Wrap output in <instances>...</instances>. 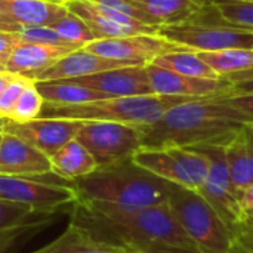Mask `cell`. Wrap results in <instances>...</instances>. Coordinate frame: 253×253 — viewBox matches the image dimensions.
Wrapping results in <instances>:
<instances>
[{
  "label": "cell",
  "instance_id": "6da1fadb",
  "mask_svg": "<svg viewBox=\"0 0 253 253\" xmlns=\"http://www.w3.org/2000/svg\"><path fill=\"white\" fill-rule=\"evenodd\" d=\"M70 222L101 240L141 253H200L178 224L168 203L122 209L77 200L71 206Z\"/></svg>",
  "mask_w": 253,
  "mask_h": 253
},
{
  "label": "cell",
  "instance_id": "7a4b0ae2",
  "mask_svg": "<svg viewBox=\"0 0 253 253\" xmlns=\"http://www.w3.org/2000/svg\"><path fill=\"white\" fill-rule=\"evenodd\" d=\"M245 123H252L224 98L181 102L141 130L142 148L227 145Z\"/></svg>",
  "mask_w": 253,
  "mask_h": 253
},
{
  "label": "cell",
  "instance_id": "3957f363",
  "mask_svg": "<svg viewBox=\"0 0 253 253\" xmlns=\"http://www.w3.org/2000/svg\"><path fill=\"white\" fill-rule=\"evenodd\" d=\"M77 200L122 209H141L168 203V182L138 166L132 159L96 168L92 173L71 181Z\"/></svg>",
  "mask_w": 253,
  "mask_h": 253
},
{
  "label": "cell",
  "instance_id": "277c9868",
  "mask_svg": "<svg viewBox=\"0 0 253 253\" xmlns=\"http://www.w3.org/2000/svg\"><path fill=\"white\" fill-rule=\"evenodd\" d=\"M199 98L163 96V95H138L116 96L99 101L59 105L43 102L42 119H70V120H99L117 122L132 126H148L160 120L175 105Z\"/></svg>",
  "mask_w": 253,
  "mask_h": 253
},
{
  "label": "cell",
  "instance_id": "5b68a950",
  "mask_svg": "<svg viewBox=\"0 0 253 253\" xmlns=\"http://www.w3.org/2000/svg\"><path fill=\"white\" fill-rule=\"evenodd\" d=\"M168 206L200 253H230L231 230L197 190L170 184Z\"/></svg>",
  "mask_w": 253,
  "mask_h": 253
},
{
  "label": "cell",
  "instance_id": "8992f818",
  "mask_svg": "<svg viewBox=\"0 0 253 253\" xmlns=\"http://www.w3.org/2000/svg\"><path fill=\"white\" fill-rule=\"evenodd\" d=\"M159 36L194 52L252 49L253 44V31L231 27L209 1H202L200 10L187 22L160 27Z\"/></svg>",
  "mask_w": 253,
  "mask_h": 253
},
{
  "label": "cell",
  "instance_id": "52a82bcc",
  "mask_svg": "<svg viewBox=\"0 0 253 253\" xmlns=\"http://www.w3.org/2000/svg\"><path fill=\"white\" fill-rule=\"evenodd\" d=\"M76 139L89 151L98 168L129 160L142 148L139 127L117 122L83 120Z\"/></svg>",
  "mask_w": 253,
  "mask_h": 253
},
{
  "label": "cell",
  "instance_id": "ba28073f",
  "mask_svg": "<svg viewBox=\"0 0 253 253\" xmlns=\"http://www.w3.org/2000/svg\"><path fill=\"white\" fill-rule=\"evenodd\" d=\"M47 175V173H46ZM42 176H9L0 175V200L24 205L39 212L56 213L77 202L73 184H59Z\"/></svg>",
  "mask_w": 253,
  "mask_h": 253
},
{
  "label": "cell",
  "instance_id": "9c48e42d",
  "mask_svg": "<svg viewBox=\"0 0 253 253\" xmlns=\"http://www.w3.org/2000/svg\"><path fill=\"white\" fill-rule=\"evenodd\" d=\"M206 156L209 170L205 182L199 187V193L216 211L225 225L233 230L243 221V209L234 190L224 145H197L191 147Z\"/></svg>",
  "mask_w": 253,
  "mask_h": 253
},
{
  "label": "cell",
  "instance_id": "30bf717a",
  "mask_svg": "<svg viewBox=\"0 0 253 253\" xmlns=\"http://www.w3.org/2000/svg\"><path fill=\"white\" fill-rule=\"evenodd\" d=\"M90 53L107 59L119 61L126 65H148L160 55L188 50L159 34H136L114 39H98L83 46Z\"/></svg>",
  "mask_w": 253,
  "mask_h": 253
},
{
  "label": "cell",
  "instance_id": "8fae6325",
  "mask_svg": "<svg viewBox=\"0 0 253 253\" xmlns=\"http://www.w3.org/2000/svg\"><path fill=\"white\" fill-rule=\"evenodd\" d=\"M82 125L83 120L37 117L25 123L7 120L3 126V132L21 138L50 159L61 147L76 138Z\"/></svg>",
  "mask_w": 253,
  "mask_h": 253
},
{
  "label": "cell",
  "instance_id": "7c38bea8",
  "mask_svg": "<svg viewBox=\"0 0 253 253\" xmlns=\"http://www.w3.org/2000/svg\"><path fill=\"white\" fill-rule=\"evenodd\" d=\"M145 68L154 95L202 99V98H227L230 92V82L225 77L221 79L188 77L157 67L154 64H148L145 65Z\"/></svg>",
  "mask_w": 253,
  "mask_h": 253
},
{
  "label": "cell",
  "instance_id": "4fadbf2b",
  "mask_svg": "<svg viewBox=\"0 0 253 253\" xmlns=\"http://www.w3.org/2000/svg\"><path fill=\"white\" fill-rule=\"evenodd\" d=\"M80 86L105 93L110 98L116 96H138L154 95L147 68L142 65H130L89 74L77 79H68Z\"/></svg>",
  "mask_w": 253,
  "mask_h": 253
},
{
  "label": "cell",
  "instance_id": "5bb4252c",
  "mask_svg": "<svg viewBox=\"0 0 253 253\" xmlns=\"http://www.w3.org/2000/svg\"><path fill=\"white\" fill-rule=\"evenodd\" d=\"M53 215L0 200V253H7L18 242L37 234L52 222Z\"/></svg>",
  "mask_w": 253,
  "mask_h": 253
},
{
  "label": "cell",
  "instance_id": "9a60e30c",
  "mask_svg": "<svg viewBox=\"0 0 253 253\" xmlns=\"http://www.w3.org/2000/svg\"><path fill=\"white\" fill-rule=\"evenodd\" d=\"M50 172V159L46 154L12 133H1L0 175L42 176Z\"/></svg>",
  "mask_w": 253,
  "mask_h": 253
},
{
  "label": "cell",
  "instance_id": "2e32d148",
  "mask_svg": "<svg viewBox=\"0 0 253 253\" xmlns=\"http://www.w3.org/2000/svg\"><path fill=\"white\" fill-rule=\"evenodd\" d=\"M82 47L77 46H56V44H44V43H27L21 42L9 58L4 71L22 76L30 80H36V77L53 65L56 61L64 58L73 50Z\"/></svg>",
  "mask_w": 253,
  "mask_h": 253
},
{
  "label": "cell",
  "instance_id": "e0dca14e",
  "mask_svg": "<svg viewBox=\"0 0 253 253\" xmlns=\"http://www.w3.org/2000/svg\"><path fill=\"white\" fill-rule=\"evenodd\" d=\"M130 67L119 61L107 59L99 55L90 53L86 49H77L56 61L53 65L42 71L34 82H49V80H65L77 79L89 74H96L101 71H108L114 68Z\"/></svg>",
  "mask_w": 253,
  "mask_h": 253
},
{
  "label": "cell",
  "instance_id": "ac0fdd59",
  "mask_svg": "<svg viewBox=\"0 0 253 253\" xmlns=\"http://www.w3.org/2000/svg\"><path fill=\"white\" fill-rule=\"evenodd\" d=\"M33 253H141L127 246L114 245L101 240L87 230L70 222L67 230L47 243L46 246Z\"/></svg>",
  "mask_w": 253,
  "mask_h": 253
},
{
  "label": "cell",
  "instance_id": "d6986e66",
  "mask_svg": "<svg viewBox=\"0 0 253 253\" xmlns=\"http://www.w3.org/2000/svg\"><path fill=\"white\" fill-rule=\"evenodd\" d=\"M225 156L230 176L239 196L243 188L253 182V123H245L240 127L225 145Z\"/></svg>",
  "mask_w": 253,
  "mask_h": 253
},
{
  "label": "cell",
  "instance_id": "ffe728a7",
  "mask_svg": "<svg viewBox=\"0 0 253 253\" xmlns=\"http://www.w3.org/2000/svg\"><path fill=\"white\" fill-rule=\"evenodd\" d=\"M3 4L21 27H52L68 12L65 3L49 0H3Z\"/></svg>",
  "mask_w": 253,
  "mask_h": 253
},
{
  "label": "cell",
  "instance_id": "44dd1931",
  "mask_svg": "<svg viewBox=\"0 0 253 253\" xmlns=\"http://www.w3.org/2000/svg\"><path fill=\"white\" fill-rule=\"evenodd\" d=\"M132 160L142 169L168 182L196 190L181 163L168 148H139L133 154Z\"/></svg>",
  "mask_w": 253,
  "mask_h": 253
},
{
  "label": "cell",
  "instance_id": "7402d4cb",
  "mask_svg": "<svg viewBox=\"0 0 253 253\" xmlns=\"http://www.w3.org/2000/svg\"><path fill=\"white\" fill-rule=\"evenodd\" d=\"M65 6L70 12L80 16L86 25L92 30L95 39H114V37H126L136 34H157L144 28L129 27L120 22H116L93 9L89 0H65Z\"/></svg>",
  "mask_w": 253,
  "mask_h": 253
},
{
  "label": "cell",
  "instance_id": "603a6c76",
  "mask_svg": "<svg viewBox=\"0 0 253 253\" xmlns=\"http://www.w3.org/2000/svg\"><path fill=\"white\" fill-rule=\"evenodd\" d=\"M52 173L64 181H76L92 173L98 166L89 151L74 138L50 157Z\"/></svg>",
  "mask_w": 253,
  "mask_h": 253
},
{
  "label": "cell",
  "instance_id": "cb8c5ba5",
  "mask_svg": "<svg viewBox=\"0 0 253 253\" xmlns=\"http://www.w3.org/2000/svg\"><path fill=\"white\" fill-rule=\"evenodd\" d=\"M153 25H175L187 22L202 7L200 0H135Z\"/></svg>",
  "mask_w": 253,
  "mask_h": 253
},
{
  "label": "cell",
  "instance_id": "d4e9b609",
  "mask_svg": "<svg viewBox=\"0 0 253 253\" xmlns=\"http://www.w3.org/2000/svg\"><path fill=\"white\" fill-rule=\"evenodd\" d=\"M39 93L44 102L59 104V105H74L92 101H99L110 98L98 90L80 86L68 79L65 80H49V82H34Z\"/></svg>",
  "mask_w": 253,
  "mask_h": 253
},
{
  "label": "cell",
  "instance_id": "484cf974",
  "mask_svg": "<svg viewBox=\"0 0 253 253\" xmlns=\"http://www.w3.org/2000/svg\"><path fill=\"white\" fill-rule=\"evenodd\" d=\"M151 64L175 71L182 76L188 77H199V79H221L194 50H176L160 55Z\"/></svg>",
  "mask_w": 253,
  "mask_h": 253
},
{
  "label": "cell",
  "instance_id": "4316f807",
  "mask_svg": "<svg viewBox=\"0 0 253 253\" xmlns=\"http://www.w3.org/2000/svg\"><path fill=\"white\" fill-rule=\"evenodd\" d=\"M200 58L221 77L253 67V49L230 47L213 52H197Z\"/></svg>",
  "mask_w": 253,
  "mask_h": 253
},
{
  "label": "cell",
  "instance_id": "83f0119b",
  "mask_svg": "<svg viewBox=\"0 0 253 253\" xmlns=\"http://www.w3.org/2000/svg\"><path fill=\"white\" fill-rule=\"evenodd\" d=\"M212 3L222 19L231 27L253 31V1L248 0H202Z\"/></svg>",
  "mask_w": 253,
  "mask_h": 253
},
{
  "label": "cell",
  "instance_id": "f1b7e54d",
  "mask_svg": "<svg viewBox=\"0 0 253 253\" xmlns=\"http://www.w3.org/2000/svg\"><path fill=\"white\" fill-rule=\"evenodd\" d=\"M168 150L181 163L188 178L191 179L194 188L199 190V187L205 182L208 176V170H209V162L206 156L191 147H173Z\"/></svg>",
  "mask_w": 253,
  "mask_h": 253
},
{
  "label": "cell",
  "instance_id": "f546056e",
  "mask_svg": "<svg viewBox=\"0 0 253 253\" xmlns=\"http://www.w3.org/2000/svg\"><path fill=\"white\" fill-rule=\"evenodd\" d=\"M52 30H55L62 39H65L67 42L73 43V44H79V46H84L95 39L92 30L86 25V22L77 16L73 12H67L65 16H62L61 19H58L52 27Z\"/></svg>",
  "mask_w": 253,
  "mask_h": 253
},
{
  "label": "cell",
  "instance_id": "4dcf8cb0",
  "mask_svg": "<svg viewBox=\"0 0 253 253\" xmlns=\"http://www.w3.org/2000/svg\"><path fill=\"white\" fill-rule=\"evenodd\" d=\"M43 102L44 101L42 95L39 93L34 82H31L19 95L7 120L15 122V123H25V122L34 120L40 116Z\"/></svg>",
  "mask_w": 253,
  "mask_h": 253
},
{
  "label": "cell",
  "instance_id": "1f68e13d",
  "mask_svg": "<svg viewBox=\"0 0 253 253\" xmlns=\"http://www.w3.org/2000/svg\"><path fill=\"white\" fill-rule=\"evenodd\" d=\"M18 34H19L21 42H27V43H44V44H56V46L82 47L79 44H73L67 42L50 27H22L18 31Z\"/></svg>",
  "mask_w": 253,
  "mask_h": 253
},
{
  "label": "cell",
  "instance_id": "d6a6232c",
  "mask_svg": "<svg viewBox=\"0 0 253 253\" xmlns=\"http://www.w3.org/2000/svg\"><path fill=\"white\" fill-rule=\"evenodd\" d=\"M33 80L22 77V76H15L9 80V83L6 84V87L3 89L1 95H0V117L1 119H9L19 95L22 93V90L31 83Z\"/></svg>",
  "mask_w": 253,
  "mask_h": 253
},
{
  "label": "cell",
  "instance_id": "836d02e7",
  "mask_svg": "<svg viewBox=\"0 0 253 253\" xmlns=\"http://www.w3.org/2000/svg\"><path fill=\"white\" fill-rule=\"evenodd\" d=\"M225 79L230 82L228 96L252 95L253 93V67L248 68V70H243V71L228 74V76H225Z\"/></svg>",
  "mask_w": 253,
  "mask_h": 253
},
{
  "label": "cell",
  "instance_id": "e575fe53",
  "mask_svg": "<svg viewBox=\"0 0 253 253\" xmlns=\"http://www.w3.org/2000/svg\"><path fill=\"white\" fill-rule=\"evenodd\" d=\"M233 236L230 253H253V234L242 222L233 230Z\"/></svg>",
  "mask_w": 253,
  "mask_h": 253
},
{
  "label": "cell",
  "instance_id": "d590c367",
  "mask_svg": "<svg viewBox=\"0 0 253 253\" xmlns=\"http://www.w3.org/2000/svg\"><path fill=\"white\" fill-rule=\"evenodd\" d=\"M21 43L18 33L10 31H0V70L4 71V67L12 56L16 46Z\"/></svg>",
  "mask_w": 253,
  "mask_h": 253
},
{
  "label": "cell",
  "instance_id": "8d00e7d4",
  "mask_svg": "<svg viewBox=\"0 0 253 253\" xmlns=\"http://www.w3.org/2000/svg\"><path fill=\"white\" fill-rule=\"evenodd\" d=\"M231 107L239 110L242 114H245L253 123V93L252 95H237V96H228L224 98Z\"/></svg>",
  "mask_w": 253,
  "mask_h": 253
},
{
  "label": "cell",
  "instance_id": "74e56055",
  "mask_svg": "<svg viewBox=\"0 0 253 253\" xmlns=\"http://www.w3.org/2000/svg\"><path fill=\"white\" fill-rule=\"evenodd\" d=\"M22 27L15 22L6 12L3 0H0V31H10V33H18Z\"/></svg>",
  "mask_w": 253,
  "mask_h": 253
},
{
  "label": "cell",
  "instance_id": "f35d334b",
  "mask_svg": "<svg viewBox=\"0 0 253 253\" xmlns=\"http://www.w3.org/2000/svg\"><path fill=\"white\" fill-rule=\"evenodd\" d=\"M239 203L242 206V209H249V208H253V182L249 184L246 188H243L240 193H239Z\"/></svg>",
  "mask_w": 253,
  "mask_h": 253
},
{
  "label": "cell",
  "instance_id": "ab89813d",
  "mask_svg": "<svg viewBox=\"0 0 253 253\" xmlns=\"http://www.w3.org/2000/svg\"><path fill=\"white\" fill-rule=\"evenodd\" d=\"M13 77V74L7 73V71H0V95L3 92V89L6 87V84L9 83V80Z\"/></svg>",
  "mask_w": 253,
  "mask_h": 253
},
{
  "label": "cell",
  "instance_id": "60d3db41",
  "mask_svg": "<svg viewBox=\"0 0 253 253\" xmlns=\"http://www.w3.org/2000/svg\"><path fill=\"white\" fill-rule=\"evenodd\" d=\"M243 219H248V221H252L253 222V208H249V209L243 211Z\"/></svg>",
  "mask_w": 253,
  "mask_h": 253
},
{
  "label": "cell",
  "instance_id": "b9f144b4",
  "mask_svg": "<svg viewBox=\"0 0 253 253\" xmlns=\"http://www.w3.org/2000/svg\"><path fill=\"white\" fill-rule=\"evenodd\" d=\"M242 224H243V225H245V227H246V228H248V230H249V231H251V233L253 234V222L252 221L243 219V221H242Z\"/></svg>",
  "mask_w": 253,
  "mask_h": 253
},
{
  "label": "cell",
  "instance_id": "7bdbcfd3",
  "mask_svg": "<svg viewBox=\"0 0 253 253\" xmlns=\"http://www.w3.org/2000/svg\"><path fill=\"white\" fill-rule=\"evenodd\" d=\"M6 122H7L6 119H1V117H0V135L3 133V126H4V123H6Z\"/></svg>",
  "mask_w": 253,
  "mask_h": 253
},
{
  "label": "cell",
  "instance_id": "ee69618b",
  "mask_svg": "<svg viewBox=\"0 0 253 253\" xmlns=\"http://www.w3.org/2000/svg\"><path fill=\"white\" fill-rule=\"evenodd\" d=\"M49 1H56V3H65V0H49Z\"/></svg>",
  "mask_w": 253,
  "mask_h": 253
},
{
  "label": "cell",
  "instance_id": "f6af8a7d",
  "mask_svg": "<svg viewBox=\"0 0 253 253\" xmlns=\"http://www.w3.org/2000/svg\"><path fill=\"white\" fill-rule=\"evenodd\" d=\"M248 1H253V0H248Z\"/></svg>",
  "mask_w": 253,
  "mask_h": 253
},
{
  "label": "cell",
  "instance_id": "bcb514c9",
  "mask_svg": "<svg viewBox=\"0 0 253 253\" xmlns=\"http://www.w3.org/2000/svg\"><path fill=\"white\" fill-rule=\"evenodd\" d=\"M0 139H1V135H0Z\"/></svg>",
  "mask_w": 253,
  "mask_h": 253
},
{
  "label": "cell",
  "instance_id": "7dc6e473",
  "mask_svg": "<svg viewBox=\"0 0 253 253\" xmlns=\"http://www.w3.org/2000/svg\"><path fill=\"white\" fill-rule=\"evenodd\" d=\"M252 49H253V44H252Z\"/></svg>",
  "mask_w": 253,
  "mask_h": 253
},
{
  "label": "cell",
  "instance_id": "c3c4849f",
  "mask_svg": "<svg viewBox=\"0 0 253 253\" xmlns=\"http://www.w3.org/2000/svg\"><path fill=\"white\" fill-rule=\"evenodd\" d=\"M0 71H1V70H0Z\"/></svg>",
  "mask_w": 253,
  "mask_h": 253
}]
</instances>
